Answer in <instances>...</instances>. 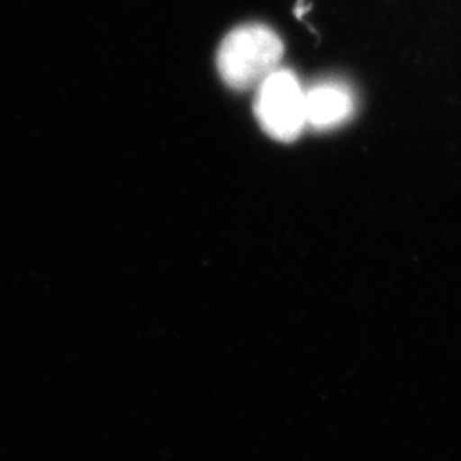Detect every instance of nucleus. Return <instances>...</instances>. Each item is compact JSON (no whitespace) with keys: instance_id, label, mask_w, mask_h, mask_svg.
I'll use <instances>...</instances> for the list:
<instances>
[{"instance_id":"2","label":"nucleus","mask_w":461,"mask_h":461,"mask_svg":"<svg viewBox=\"0 0 461 461\" xmlns=\"http://www.w3.org/2000/svg\"><path fill=\"white\" fill-rule=\"evenodd\" d=\"M258 123L276 140H296L308 127L306 89L294 71L277 68L256 89Z\"/></svg>"},{"instance_id":"1","label":"nucleus","mask_w":461,"mask_h":461,"mask_svg":"<svg viewBox=\"0 0 461 461\" xmlns=\"http://www.w3.org/2000/svg\"><path fill=\"white\" fill-rule=\"evenodd\" d=\"M283 54V41L271 27L247 23L233 29L221 41L218 71L230 89H258L259 83L281 68Z\"/></svg>"},{"instance_id":"3","label":"nucleus","mask_w":461,"mask_h":461,"mask_svg":"<svg viewBox=\"0 0 461 461\" xmlns=\"http://www.w3.org/2000/svg\"><path fill=\"white\" fill-rule=\"evenodd\" d=\"M356 110L354 93L342 81L327 79L306 89L308 127L315 131H330L348 122Z\"/></svg>"}]
</instances>
